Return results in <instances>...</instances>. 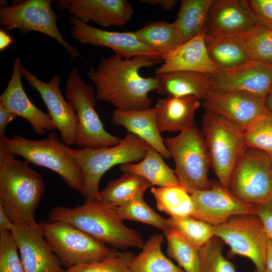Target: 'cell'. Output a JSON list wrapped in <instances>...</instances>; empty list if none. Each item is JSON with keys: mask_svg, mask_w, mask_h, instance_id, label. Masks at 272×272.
<instances>
[{"mask_svg": "<svg viewBox=\"0 0 272 272\" xmlns=\"http://www.w3.org/2000/svg\"><path fill=\"white\" fill-rule=\"evenodd\" d=\"M162 61L148 56L123 58L115 54L100 59L95 71L87 72L94 83L96 98L120 110H143L151 107L149 94L157 90L155 77L145 78L140 70Z\"/></svg>", "mask_w": 272, "mask_h": 272, "instance_id": "6da1fadb", "label": "cell"}, {"mask_svg": "<svg viewBox=\"0 0 272 272\" xmlns=\"http://www.w3.org/2000/svg\"><path fill=\"white\" fill-rule=\"evenodd\" d=\"M246 148L262 151L272 156V115H264L244 131Z\"/></svg>", "mask_w": 272, "mask_h": 272, "instance_id": "f35d334b", "label": "cell"}, {"mask_svg": "<svg viewBox=\"0 0 272 272\" xmlns=\"http://www.w3.org/2000/svg\"><path fill=\"white\" fill-rule=\"evenodd\" d=\"M50 0H25L11 6L1 7L0 25L5 30L17 29L22 33L35 31L54 39L73 60L82 58L81 54L70 44L58 29V16Z\"/></svg>", "mask_w": 272, "mask_h": 272, "instance_id": "30bf717a", "label": "cell"}, {"mask_svg": "<svg viewBox=\"0 0 272 272\" xmlns=\"http://www.w3.org/2000/svg\"><path fill=\"white\" fill-rule=\"evenodd\" d=\"M264 103L266 110L272 115V92L264 98Z\"/></svg>", "mask_w": 272, "mask_h": 272, "instance_id": "c3c4849f", "label": "cell"}, {"mask_svg": "<svg viewBox=\"0 0 272 272\" xmlns=\"http://www.w3.org/2000/svg\"><path fill=\"white\" fill-rule=\"evenodd\" d=\"M158 210L173 218L192 216L194 205L190 194L181 185L151 188Z\"/></svg>", "mask_w": 272, "mask_h": 272, "instance_id": "4dcf8cb0", "label": "cell"}, {"mask_svg": "<svg viewBox=\"0 0 272 272\" xmlns=\"http://www.w3.org/2000/svg\"><path fill=\"white\" fill-rule=\"evenodd\" d=\"M162 63L156 74L179 71L195 72L213 75L219 69L211 60L203 32L162 56Z\"/></svg>", "mask_w": 272, "mask_h": 272, "instance_id": "7402d4cb", "label": "cell"}, {"mask_svg": "<svg viewBox=\"0 0 272 272\" xmlns=\"http://www.w3.org/2000/svg\"><path fill=\"white\" fill-rule=\"evenodd\" d=\"M140 2L151 5H159L165 10H170L176 5L175 0H142Z\"/></svg>", "mask_w": 272, "mask_h": 272, "instance_id": "f6af8a7d", "label": "cell"}, {"mask_svg": "<svg viewBox=\"0 0 272 272\" xmlns=\"http://www.w3.org/2000/svg\"><path fill=\"white\" fill-rule=\"evenodd\" d=\"M202 124L211 168L219 183L228 188L232 171L247 148L244 131L218 114L207 109L203 114Z\"/></svg>", "mask_w": 272, "mask_h": 272, "instance_id": "ba28073f", "label": "cell"}, {"mask_svg": "<svg viewBox=\"0 0 272 272\" xmlns=\"http://www.w3.org/2000/svg\"><path fill=\"white\" fill-rule=\"evenodd\" d=\"M0 146L29 163L49 169L59 175L72 189L81 193L84 177L78 162L69 153L57 133L52 131L44 139L31 140L14 134L0 139Z\"/></svg>", "mask_w": 272, "mask_h": 272, "instance_id": "277c9868", "label": "cell"}, {"mask_svg": "<svg viewBox=\"0 0 272 272\" xmlns=\"http://www.w3.org/2000/svg\"><path fill=\"white\" fill-rule=\"evenodd\" d=\"M135 256L129 251L118 252L113 250L100 261L75 265L64 272H132L130 265Z\"/></svg>", "mask_w": 272, "mask_h": 272, "instance_id": "74e56055", "label": "cell"}, {"mask_svg": "<svg viewBox=\"0 0 272 272\" xmlns=\"http://www.w3.org/2000/svg\"><path fill=\"white\" fill-rule=\"evenodd\" d=\"M245 1L257 24L272 29V0Z\"/></svg>", "mask_w": 272, "mask_h": 272, "instance_id": "60d3db41", "label": "cell"}, {"mask_svg": "<svg viewBox=\"0 0 272 272\" xmlns=\"http://www.w3.org/2000/svg\"><path fill=\"white\" fill-rule=\"evenodd\" d=\"M14 42L13 38L3 30H0V50L3 51L10 46Z\"/></svg>", "mask_w": 272, "mask_h": 272, "instance_id": "bcb514c9", "label": "cell"}, {"mask_svg": "<svg viewBox=\"0 0 272 272\" xmlns=\"http://www.w3.org/2000/svg\"><path fill=\"white\" fill-rule=\"evenodd\" d=\"M257 24L245 1L213 0L203 32L241 34Z\"/></svg>", "mask_w": 272, "mask_h": 272, "instance_id": "44dd1931", "label": "cell"}, {"mask_svg": "<svg viewBox=\"0 0 272 272\" xmlns=\"http://www.w3.org/2000/svg\"><path fill=\"white\" fill-rule=\"evenodd\" d=\"M22 66L21 58L16 57L11 78L0 96V103L18 117L28 121L37 133L43 134L55 129V126L49 114L35 106L25 93L22 83Z\"/></svg>", "mask_w": 272, "mask_h": 272, "instance_id": "ffe728a7", "label": "cell"}, {"mask_svg": "<svg viewBox=\"0 0 272 272\" xmlns=\"http://www.w3.org/2000/svg\"><path fill=\"white\" fill-rule=\"evenodd\" d=\"M163 239L162 234L156 233L149 237L131 262L132 272H185L163 253Z\"/></svg>", "mask_w": 272, "mask_h": 272, "instance_id": "f546056e", "label": "cell"}, {"mask_svg": "<svg viewBox=\"0 0 272 272\" xmlns=\"http://www.w3.org/2000/svg\"><path fill=\"white\" fill-rule=\"evenodd\" d=\"M45 190L43 176L0 146V205L15 225L36 227Z\"/></svg>", "mask_w": 272, "mask_h": 272, "instance_id": "7a4b0ae2", "label": "cell"}, {"mask_svg": "<svg viewBox=\"0 0 272 272\" xmlns=\"http://www.w3.org/2000/svg\"><path fill=\"white\" fill-rule=\"evenodd\" d=\"M228 188L244 202L256 205L272 197V162L270 155L246 148L231 175Z\"/></svg>", "mask_w": 272, "mask_h": 272, "instance_id": "8fae6325", "label": "cell"}, {"mask_svg": "<svg viewBox=\"0 0 272 272\" xmlns=\"http://www.w3.org/2000/svg\"><path fill=\"white\" fill-rule=\"evenodd\" d=\"M199 106L200 101L192 96L159 99L154 108L160 132H180L188 128L195 123V113Z\"/></svg>", "mask_w": 272, "mask_h": 272, "instance_id": "cb8c5ba5", "label": "cell"}, {"mask_svg": "<svg viewBox=\"0 0 272 272\" xmlns=\"http://www.w3.org/2000/svg\"><path fill=\"white\" fill-rule=\"evenodd\" d=\"M175 163L174 172L180 184L189 193L211 188L208 177L211 167L202 133L195 123L177 135L164 139Z\"/></svg>", "mask_w": 272, "mask_h": 272, "instance_id": "8992f818", "label": "cell"}, {"mask_svg": "<svg viewBox=\"0 0 272 272\" xmlns=\"http://www.w3.org/2000/svg\"><path fill=\"white\" fill-rule=\"evenodd\" d=\"M14 226L15 224L7 216L2 206L0 205V231L12 232Z\"/></svg>", "mask_w": 272, "mask_h": 272, "instance_id": "ee69618b", "label": "cell"}, {"mask_svg": "<svg viewBox=\"0 0 272 272\" xmlns=\"http://www.w3.org/2000/svg\"><path fill=\"white\" fill-rule=\"evenodd\" d=\"M172 228L199 249L215 235V226L192 216L168 219Z\"/></svg>", "mask_w": 272, "mask_h": 272, "instance_id": "e575fe53", "label": "cell"}, {"mask_svg": "<svg viewBox=\"0 0 272 272\" xmlns=\"http://www.w3.org/2000/svg\"><path fill=\"white\" fill-rule=\"evenodd\" d=\"M65 98L77 113L78 123L74 145L79 149L115 145L121 139L107 131L96 109V93L81 78L78 68L71 70L65 85Z\"/></svg>", "mask_w": 272, "mask_h": 272, "instance_id": "52a82bcc", "label": "cell"}, {"mask_svg": "<svg viewBox=\"0 0 272 272\" xmlns=\"http://www.w3.org/2000/svg\"><path fill=\"white\" fill-rule=\"evenodd\" d=\"M120 169L123 173H131L145 178L152 186L180 185L174 170L166 164L162 155L150 146L142 160L121 165Z\"/></svg>", "mask_w": 272, "mask_h": 272, "instance_id": "4316f807", "label": "cell"}, {"mask_svg": "<svg viewBox=\"0 0 272 272\" xmlns=\"http://www.w3.org/2000/svg\"><path fill=\"white\" fill-rule=\"evenodd\" d=\"M149 146L138 137L127 132L119 143L112 146L76 149L66 145L65 148L82 170L84 186L81 194L86 199L100 200L99 186L105 173L117 165L140 161Z\"/></svg>", "mask_w": 272, "mask_h": 272, "instance_id": "5b68a950", "label": "cell"}, {"mask_svg": "<svg viewBox=\"0 0 272 272\" xmlns=\"http://www.w3.org/2000/svg\"><path fill=\"white\" fill-rule=\"evenodd\" d=\"M264 272H270L269 271H268V270L267 269H265V270L264 271Z\"/></svg>", "mask_w": 272, "mask_h": 272, "instance_id": "681fc988", "label": "cell"}, {"mask_svg": "<svg viewBox=\"0 0 272 272\" xmlns=\"http://www.w3.org/2000/svg\"><path fill=\"white\" fill-rule=\"evenodd\" d=\"M271 156V162H272V156Z\"/></svg>", "mask_w": 272, "mask_h": 272, "instance_id": "f907efd6", "label": "cell"}, {"mask_svg": "<svg viewBox=\"0 0 272 272\" xmlns=\"http://www.w3.org/2000/svg\"><path fill=\"white\" fill-rule=\"evenodd\" d=\"M152 185L145 178L133 173L124 172L118 179L110 181L99 191L100 200L113 208H117L144 197Z\"/></svg>", "mask_w": 272, "mask_h": 272, "instance_id": "83f0119b", "label": "cell"}, {"mask_svg": "<svg viewBox=\"0 0 272 272\" xmlns=\"http://www.w3.org/2000/svg\"><path fill=\"white\" fill-rule=\"evenodd\" d=\"M111 120L142 139L163 157L171 158L158 128L154 107L143 110L115 109Z\"/></svg>", "mask_w": 272, "mask_h": 272, "instance_id": "603a6c76", "label": "cell"}, {"mask_svg": "<svg viewBox=\"0 0 272 272\" xmlns=\"http://www.w3.org/2000/svg\"><path fill=\"white\" fill-rule=\"evenodd\" d=\"M244 48L252 60L272 63V33L260 24H256L240 34Z\"/></svg>", "mask_w": 272, "mask_h": 272, "instance_id": "836d02e7", "label": "cell"}, {"mask_svg": "<svg viewBox=\"0 0 272 272\" xmlns=\"http://www.w3.org/2000/svg\"><path fill=\"white\" fill-rule=\"evenodd\" d=\"M270 30H271V33H272V29H270Z\"/></svg>", "mask_w": 272, "mask_h": 272, "instance_id": "816d5d0a", "label": "cell"}, {"mask_svg": "<svg viewBox=\"0 0 272 272\" xmlns=\"http://www.w3.org/2000/svg\"><path fill=\"white\" fill-rule=\"evenodd\" d=\"M215 235L230 247L229 255H240L250 259L254 272H264L269 237L255 214L239 215L215 226Z\"/></svg>", "mask_w": 272, "mask_h": 272, "instance_id": "7c38bea8", "label": "cell"}, {"mask_svg": "<svg viewBox=\"0 0 272 272\" xmlns=\"http://www.w3.org/2000/svg\"><path fill=\"white\" fill-rule=\"evenodd\" d=\"M202 102L205 109L218 114L244 131L269 113L264 98L241 92L211 91Z\"/></svg>", "mask_w": 272, "mask_h": 272, "instance_id": "e0dca14e", "label": "cell"}, {"mask_svg": "<svg viewBox=\"0 0 272 272\" xmlns=\"http://www.w3.org/2000/svg\"><path fill=\"white\" fill-rule=\"evenodd\" d=\"M22 74L29 85L39 94L55 128L60 132L62 142L68 146L74 145L78 119L77 113L61 94L60 76L54 75L48 82H45L23 66Z\"/></svg>", "mask_w": 272, "mask_h": 272, "instance_id": "9a60e30c", "label": "cell"}, {"mask_svg": "<svg viewBox=\"0 0 272 272\" xmlns=\"http://www.w3.org/2000/svg\"><path fill=\"white\" fill-rule=\"evenodd\" d=\"M25 272H64L39 225H15L12 232Z\"/></svg>", "mask_w": 272, "mask_h": 272, "instance_id": "ac0fdd59", "label": "cell"}, {"mask_svg": "<svg viewBox=\"0 0 272 272\" xmlns=\"http://www.w3.org/2000/svg\"><path fill=\"white\" fill-rule=\"evenodd\" d=\"M18 117L0 103V139L6 137L5 130L8 124Z\"/></svg>", "mask_w": 272, "mask_h": 272, "instance_id": "7bdbcfd3", "label": "cell"}, {"mask_svg": "<svg viewBox=\"0 0 272 272\" xmlns=\"http://www.w3.org/2000/svg\"><path fill=\"white\" fill-rule=\"evenodd\" d=\"M164 235L168 256L175 260L185 272H200L198 249L172 228L164 233Z\"/></svg>", "mask_w": 272, "mask_h": 272, "instance_id": "d6a6232c", "label": "cell"}, {"mask_svg": "<svg viewBox=\"0 0 272 272\" xmlns=\"http://www.w3.org/2000/svg\"><path fill=\"white\" fill-rule=\"evenodd\" d=\"M255 207V214L260 219L269 239L272 240V197Z\"/></svg>", "mask_w": 272, "mask_h": 272, "instance_id": "b9f144b4", "label": "cell"}, {"mask_svg": "<svg viewBox=\"0 0 272 272\" xmlns=\"http://www.w3.org/2000/svg\"><path fill=\"white\" fill-rule=\"evenodd\" d=\"M56 7L85 23L91 21L103 28L124 25L134 12L126 0H59Z\"/></svg>", "mask_w": 272, "mask_h": 272, "instance_id": "d6986e66", "label": "cell"}, {"mask_svg": "<svg viewBox=\"0 0 272 272\" xmlns=\"http://www.w3.org/2000/svg\"><path fill=\"white\" fill-rule=\"evenodd\" d=\"M71 35L82 44L102 46L112 50L115 55L123 58L148 56L162 59V56L148 47L135 36L133 32L108 31L94 27L71 16Z\"/></svg>", "mask_w": 272, "mask_h": 272, "instance_id": "5bb4252c", "label": "cell"}, {"mask_svg": "<svg viewBox=\"0 0 272 272\" xmlns=\"http://www.w3.org/2000/svg\"><path fill=\"white\" fill-rule=\"evenodd\" d=\"M209 56L219 70L243 64L251 59L243 46L240 34L205 35Z\"/></svg>", "mask_w": 272, "mask_h": 272, "instance_id": "484cf974", "label": "cell"}, {"mask_svg": "<svg viewBox=\"0 0 272 272\" xmlns=\"http://www.w3.org/2000/svg\"><path fill=\"white\" fill-rule=\"evenodd\" d=\"M190 194L194 205L192 217L214 226L235 216L255 214L254 205L240 200L219 183H213L209 189L195 190Z\"/></svg>", "mask_w": 272, "mask_h": 272, "instance_id": "2e32d148", "label": "cell"}, {"mask_svg": "<svg viewBox=\"0 0 272 272\" xmlns=\"http://www.w3.org/2000/svg\"><path fill=\"white\" fill-rule=\"evenodd\" d=\"M114 209L123 220L146 223L161 230L164 233L171 228L168 220L158 214L145 201L144 197L137 198Z\"/></svg>", "mask_w": 272, "mask_h": 272, "instance_id": "d590c367", "label": "cell"}, {"mask_svg": "<svg viewBox=\"0 0 272 272\" xmlns=\"http://www.w3.org/2000/svg\"><path fill=\"white\" fill-rule=\"evenodd\" d=\"M224 243L214 236L198 249L200 272H237L234 264L223 254Z\"/></svg>", "mask_w": 272, "mask_h": 272, "instance_id": "8d00e7d4", "label": "cell"}, {"mask_svg": "<svg viewBox=\"0 0 272 272\" xmlns=\"http://www.w3.org/2000/svg\"><path fill=\"white\" fill-rule=\"evenodd\" d=\"M39 225L53 251L67 268L100 261L113 251L105 244L64 222L41 221Z\"/></svg>", "mask_w": 272, "mask_h": 272, "instance_id": "9c48e42d", "label": "cell"}, {"mask_svg": "<svg viewBox=\"0 0 272 272\" xmlns=\"http://www.w3.org/2000/svg\"><path fill=\"white\" fill-rule=\"evenodd\" d=\"M14 236L9 231H0V272H25Z\"/></svg>", "mask_w": 272, "mask_h": 272, "instance_id": "ab89813d", "label": "cell"}, {"mask_svg": "<svg viewBox=\"0 0 272 272\" xmlns=\"http://www.w3.org/2000/svg\"><path fill=\"white\" fill-rule=\"evenodd\" d=\"M266 269L272 272V240H268L265 259Z\"/></svg>", "mask_w": 272, "mask_h": 272, "instance_id": "7dc6e473", "label": "cell"}, {"mask_svg": "<svg viewBox=\"0 0 272 272\" xmlns=\"http://www.w3.org/2000/svg\"><path fill=\"white\" fill-rule=\"evenodd\" d=\"M213 0H182L173 23L183 43L203 32Z\"/></svg>", "mask_w": 272, "mask_h": 272, "instance_id": "f1b7e54d", "label": "cell"}, {"mask_svg": "<svg viewBox=\"0 0 272 272\" xmlns=\"http://www.w3.org/2000/svg\"><path fill=\"white\" fill-rule=\"evenodd\" d=\"M133 32L139 40L162 57L181 44L173 23L154 22Z\"/></svg>", "mask_w": 272, "mask_h": 272, "instance_id": "1f68e13d", "label": "cell"}, {"mask_svg": "<svg viewBox=\"0 0 272 272\" xmlns=\"http://www.w3.org/2000/svg\"><path fill=\"white\" fill-rule=\"evenodd\" d=\"M158 82L156 92L176 97L192 96L203 101L211 91L210 75L179 71L156 74Z\"/></svg>", "mask_w": 272, "mask_h": 272, "instance_id": "d4e9b609", "label": "cell"}, {"mask_svg": "<svg viewBox=\"0 0 272 272\" xmlns=\"http://www.w3.org/2000/svg\"><path fill=\"white\" fill-rule=\"evenodd\" d=\"M211 91L238 92L265 98L272 92V63L254 60L210 75Z\"/></svg>", "mask_w": 272, "mask_h": 272, "instance_id": "4fadbf2b", "label": "cell"}, {"mask_svg": "<svg viewBox=\"0 0 272 272\" xmlns=\"http://www.w3.org/2000/svg\"><path fill=\"white\" fill-rule=\"evenodd\" d=\"M49 217L50 221L69 224L105 244L142 248L145 244L141 234L127 227L114 208L99 199H86L84 203L74 208L55 207Z\"/></svg>", "mask_w": 272, "mask_h": 272, "instance_id": "3957f363", "label": "cell"}]
</instances>
